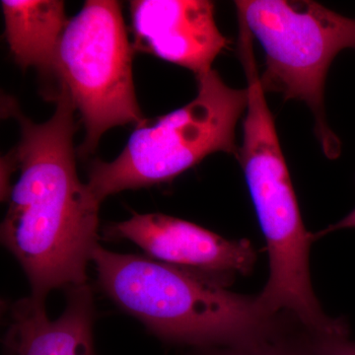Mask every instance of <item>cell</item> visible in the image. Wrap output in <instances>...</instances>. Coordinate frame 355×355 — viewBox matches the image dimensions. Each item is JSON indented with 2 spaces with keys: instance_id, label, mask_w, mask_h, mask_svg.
<instances>
[{
  "instance_id": "cell-1",
  "label": "cell",
  "mask_w": 355,
  "mask_h": 355,
  "mask_svg": "<svg viewBox=\"0 0 355 355\" xmlns=\"http://www.w3.org/2000/svg\"><path fill=\"white\" fill-rule=\"evenodd\" d=\"M57 109L43 123L21 113L9 99L6 109L20 125L12 150L20 170L9 195L1 241L17 259L39 301L55 289L87 284V266L99 245L100 202L77 175L73 102L60 86Z\"/></svg>"
},
{
  "instance_id": "cell-2",
  "label": "cell",
  "mask_w": 355,
  "mask_h": 355,
  "mask_svg": "<svg viewBox=\"0 0 355 355\" xmlns=\"http://www.w3.org/2000/svg\"><path fill=\"white\" fill-rule=\"evenodd\" d=\"M91 261L102 291L165 342L210 349L279 334L258 297L234 293L217 277L100 244Z\"/></svg>"
},
{
  "instance_id": "cell-3",
  "label": "cell",
  "mask_w": 355,
  "mask_h": 355,
  "mask_svg": "<svg viewBox=\"0 0 355 355\" xmlns=\"http://www.w3.org/2000/svg\"><path fill=\"white\" fill-rule=\"evenodd\" d=\"M237 159L270 258V277L258 296L259 303L273 316L289 311L311 335L342 333L347 324L324 314L311 284L309 252L314 234L303 223L275 120L266 105L248 110Z\"/></svg>"
},
{
  "instance_id": "cell-4",
  "label": "cell",
  "mask_w": 355,
  "mask_h": 355,
  "mask_svg": "<svg viewBox=\"0 0 355 355\" xmlns=\"http://www.w3.org/2000/svg\"><path fill=\"white\" fill-rule=\"evenodd\" d=\"M197 79L193 101L135 128L112 162L93 163L87 184L100 202L121 191L172 181L210 154L238 157L236 125L248 108L247 88L229 87L214 69Z\"/></svg>"
},
{
  "instance_id": "cell-5",
  "label": "cell",
  "mask_w": 355,
  "mask_h": 355,
  "mask_svg": "<svg viewBox=\"0 0 355 355\" xmlns=\"http://www.w3.org/2000/svg\"><path fill=\"white\" fill-rule=\"evenodd\" d=\"M235 6L265 51L263 90L304 102L324 155L338 158L342 144L327 121L324 83L336 55L355 49V19L308 0H240Z\"/></svg>"
},
{
  "instance_id": "cell-6",
  "label": "cell",
  "mask_w": 355,
  "mask_h": 355,
  "mask_svg": "<svg viewBox=\"0 0 355 355\" xmlns=\"http://www.w3.org/2000/svg\"><path fill=\"white\" fill-rule=\"evenodd\" d=\"M132 62L120 3L85 1L65 26L57 57L58 81L69 91L85 127L80 155L93 153L110 128L146 123L135 96Z\"/></svg>"
},
{
  "instance_id": "cell-7",
  "label": "cell",
  "mask_w": 355,
  "mask_h": 355,
  "mask_svg": "<svg viewBox=\"0 0 355 355\" xmlns=\"http://www.w3.org/2000/svg\"><path fill=\"white\" fill-rule=\"evenodd\" d=\"M108 239H125L151 258L189 268L229 282L248 275L256 263V252L248 240H228L191 222L160 214H135L128 220L104 229Z\"/></svg>"
},
{
  "instance_id": "cell-8",
  "label": "cell",
  "mask_w": 355,
  "mask_h": 355,
  "mask_svg": "<svg viewBox=\"0 0 355 355\" xmlns=\"http://www.w3.org/2000/svg\"><path fill=\"white\" fill-rule=\"evenodd\" d=\"M135 48L191 70L209 73L228 46L207 0H135L130 2Z\"/></svg>"
},
{
  "instance_id": "cell-9",
  "label": "cell",
  "mask_w": 355,
  "mask_h": 355,
  "mask_svg": "<svg viewBox=\"0 0 355 355\" xmlns=\"http://www.w3.org/2000/svg\"><path fill=\"white\" fill-rule=\"evenodd\" d=\"M67 291V307L53 321L44 302L32 296L10 306L4 338L8 355H96L90 287L85 284Z\"/></svg>"
},
{
  "instance_id": "cell-10",
  "label": "cell",
  "mask_w": 355,
  "mask_h": 355,
  "mask_svg": "<svg viewBox=\"0 0 355 355\" xmlns=\"http://www.w3.org/2000/svg\"><path fill=\"white\" fill-rule=\"evenodd\" d=\"M6 38L14 60L22 69L34 67L51 84L53 100L60 91L57 70L58 44L67 21L64 2L2 0Z\"/></svg>"
},
{
  "instance_id": "cell-11",
  "label": "cell",
  "mask_w": 355,
  "mask_h": 355,
  "mask_svg": "<svg viewBox=\"0 0 355 355\" xmlns=\"http://www.w3.org/2000/svg\"><path fill=\"white\" fill-rule=\"evenodd\" d=\"M205 350V355H318L312 338L305 340H291L280 334L249 345Z\"/></svg>"
},
{
  "instance_id": "cell-12",
  "label": "cell",
  "mask_w": 355,
  "mask_h": 355,
  "mask_svg": "<svg viewBox=\"0 0 355 355\" xmlns=\"http://www.w3.org/2000/svg\"><path fill=\"white\" fill-rule=\"evenodd\" d=\"M312 340L318 355H355V343L349 333L312 336Z\"/></svg>"
},
{
  "instance_id": "cell-13",
  "label": "cell",
  "mask_w": 355,
  "mask_h": 355,
  "mask_svg": "<svg viewBox=\"0 0 355 355\" xmlns=\"http://www.w3.org/2000/svg\"><path fill=\"white\" fill-rule=\"evenodd\" d=\"M355 228V209L352 210L349 214H347L342 220L336 222V224L324 228V230L320 231L317 234H314V239H319L322 236L330 234L335 231L342 230V229Z\"/></svg>"
}]
</instances>
